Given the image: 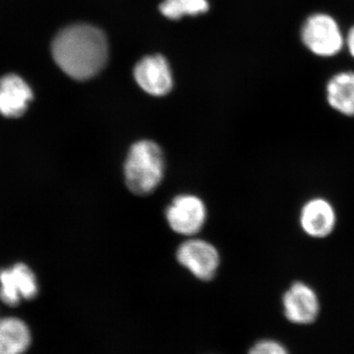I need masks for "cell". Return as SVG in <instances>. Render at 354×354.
<instances>
[{"label": "cell", "instance_id": "cell-5", "mask_svg": "<svg viewBox=\"0 0 354 354\" xmlns=\"http://www.w3.org/2000/svg\"><path fill=\"white\" fill-rule=\"evenodd\" d=\"M178 264L202 281L216 278L221 266L220 251L211 242L189 237L177 248Z\"/></svg>", "mask_w": 354, "mask_h": 354}, {"label": "cell", "instance_id": "cell-12", "mask_svg": "<svg viewBox=\"0 0 354 354\" xmlns=\"http://www.w3.org/2000/svg\"><path fill=\"white\" fill-rule=\"evenodd\" d=\"M32 337L24 321L14 317L0 319V354H23Z\"/></svg>", "mask_w": 354, "mask_h": 354}, {"label": "cell", "instance_id": "cell-2", "mask_svg": "<svg viewBox=\"0 0 354 354\" xmlns=\"http://www.w3.org/2000/svg\"><path fill=\"white\" fill-rule=\"evenodd\" d=\"M167 162L162 147L153 140L142 139L130 146L123 164V177L130 192L148 196L164 181Z\"/></svg>", "mask_w": 354, "mask_h": 354}, {"label": "cell", "instance_id": "cell-15", "mask_svg": "<svg viewBox=\"0 0 354 354\" xmlns=\"http://www.w3.org/2000/svg\"><path fill=\"white\" fill-rule=\"evenodd\" d=\"M346 46L348 53L354 58V25L349 29L348 35L346 36Z\"/></svg>", "mask_w": 354, "mask_h": 354}, {"label": "cell", "instance_id": "cell-7", "mask_svg": "<svg viewBox=\"0 0 354 354\" xmlns=\"http://www.w3.org/2000/svg\"><path fill=\"white\" fill-rule=\"evenodd\" d=\"M286 319L298 325H308L316 320L320 304L315 291L301 281L293 283L283 298Z\"/></svg>", "mask_w": 354, "mask_h": 354}, {"label": "cell", "instance_id": "cell-11", "mask_svg": "<svg viewBox=\"0 0 354 354\" xmlns=\"http://www.w3.org/2000/svg\"><path fill=\"white\" fill-rule=\"evenodd\" d=\"M330 108L346 116H354V71H342L330 77L326 85Z\"/></svg>", "mask_w": 354, "mask_h": 354}, {"label": "cell", "instance_id": "cell-10", "mask_svg": "<svg viewBox=\"0 0 354 354\" xmlns=\"http://www.w3.org/2000/svg\"><path fill=\"white\" fill-rule=\"evenodd\" d=\"M335 221L337 216L334 208L322 198L307 202L300 215V223L304 232L316 239H323L332 234Z\"/></svg>", "mask_w": 354, "mask_h": 354}, {"label": "cell", "instance_id": "cell-1", "mask_svg": "<svg viewBox=\"0 0 354 354\" xmlns=\"http://www.w3.org/2000/svg\"><path fill=\"white\" fill-rule=\"evenodd\" d=\"M51 53L65 74L76 80H88L106 64L109 44L101 30L76 24L58 32L51 44Z\"/></svg>", "mask_w": 354, "mask_h": 354}, {"label": "cell", "instance_id": "cell-4", "mask_svg": "<svg viewBox=\"0 0 354 354\" xmlns=\"http://www.w3.org/2000/svg\"><path fill=\"white\" fill-rule=\"evenodd\" d=\"M208 209L204 200L191 193L177 195L165 209V220L172 232L193 237L206 225Z\"/></svg>", "mask_w": 354, "mask_h": 354}, {"label": "cell", "instance_id": "cell-9", "mask_svg": "<svg viewBox=\"0 0 354 354\" xmlns=\"http://www.w3.org/2000/svg\"><path fill=\"white\" fill-rule=\"evenodd\" d=\"M34 94L29 84L16 74L0 78V114L17 118L25 113Z\"/></svg>", "mask_w": 354, "mask_h": 354}, {"label": "cell", "instance_id": "cell-6", "mask_svg": "<svg viewBox=\"0 0 354 354\" xmlns=\"http://www.w3.org/2000/svg\"><path fill=\"white\" fill-rule=\"evenodd\" d=\"M38 291L36 276L27 265L19 263L0 271V299L9 306L32 299Z\"/></svg>", "mask_w": 354, "mask_h": 354}, {"label": "cell", "instance_id": "cell-3", "mask_svg": "<svg viewBox=\"0 0 354 354\" xmlns=\"http://www.w3.org/2000/svg\"><path fill=\"white\" fill-rule=\"evenodd\" d=\"M300 39L310 53L320 57H335L346 46L341 26L330 14L323 12L306 18L300 29Z\"/></svg>", "mask_w": 354, "mask_h": 354}, {"label": "cell", "instance_id": "cell-8", "mask_svg": "<svg viewBox=\"0 0 354 354\" xmlns=\"http://www.w3.org/2000/svg\"><path fill=\"white\" fill-rule=\"evenodd\" d=\"M134 76L140 87L156 97L169 94L174 85L171 70L162 55L143 58L135 67Z\"/></svg>", "mask_w": 354, "mask_h": 354}, {"label": "cell", "instance_id": "cell-13", "mask_svg": "<svg viewBox=\"0 0 354 354\" xmlns=\"http://www.w3.org/2000/svg\"><path fill=\"white\" fill-rule=\"evenodd\" d=\"M208 9V0H165L160 7V12L172 20L205 13Z\"/></svg>", "mask_w": 354, "mask_h": 354}, {"label": "cell", "instance_id": "cell-14", "mask_svg": "<svg viewBox=\"0 0 354 354\" xmlns=\"http://www.w3.org/2000/svg\"><path fill=\"white\" fill-rule=\"evenodd\" d=\"M248 354H288L285 346L274 341H261L250 349Z\"/></svg>", "mask_w": 354, "mask_h": 354}]
</instances>
